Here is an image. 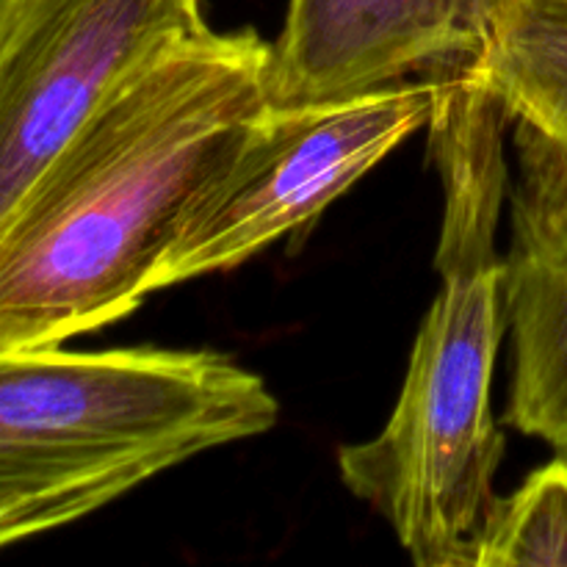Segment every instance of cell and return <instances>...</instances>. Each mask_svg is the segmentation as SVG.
Masks as SVG:
<instances>
[{
	"label": "cell",
	"mask_w": 567,
	"mask_h": 567,
	"mask_svg": "<svg viewBox=\"0 0 567 567\" xmlns=\"http://www.w3.org/2000/svg\"><path fill=\"white\" fill-rule=\"evenodd\" d=\"M437 81H399L316 105H266L199 197L153 291L227 271L316 219L388 153L430 125Z\"/></svg>",
	"instance_id": "277c9868"
},
{
	"label": "cell",
	"mask_w": 567,
	"mask_h": 567,
	"mask_svg": "<svg viewBox=\"0 0 567 567\" xmlns=\"http://www.w3.org/2000/svg\"><path fill=\"white\" fill-rule=\"evenodd\" d=\"M127 493L114 482L0 485V548L59 529Z\"/></svg>",
	"instance_id": "30bf717a"
},
{
	"label": "cell",
	"mask_w": 567,
	"mask_h": 567,
	"mask_svg": "<svg viewBox=\"0 0 567 567\" xmlns=\"http://www.w3.org/2000/svg\"><path fill=\"white\" fill-rule=\"evenodd\" d=\"M476 64L513 120L532 122L567 153V0H504Z\"/></svg>",
	"instance_id": "ba28073f"
},
{
	"label": "cell",
	"mask_w": 567,
	"mask_h": 567,
	"mask_svg": "<svg viewBox=\"0 0 567 567\" xmlns=\"http://www.w3.org/2000/svg\"><path fill=\"white\" fill-rule=\"evenodd\" d=\"M513 144L507 424L567 454V153L526 120H513Z\"/></svg>",
	"instance_id": "52a82bcc"
},
{
	"label": "cell",
	"mask_w": 567,
	"mask_h": 567,
	"mask_svg": "<svg viewBox=\"0 0 567 567\" xmlns=\"http://www.w3.org/2000/svg\"><path fill=\"white\" fill-rule=\"evenodd\" d=\"M567 567V454L551 460L507 498H496L474 567Z\"/></svg>",
	"instance_id": "9c48e42d"
},
{
	"label": "cell",
	"mask_w": 567,
	"mask_h": 567,
	"mask_svg": "<svg viewBox=\"0 0 567 567\" xmlns=\"http://www.w3.org/2000/svg\"><path fill=\"white\" fill-rule=\"evenodd\" d=\"M277 419L266 382L219 352L0 349V485L133 491L197 454L264 435Z\"/></svg>",
	"instance_id": "3957f363"
},
{
	"label": "cell",
	"mask_w": 567,
	"mask_h": 567,
	"mask_svg": "<svg viewBox=\"0 0 567 567\" xmlns=\"http://www.w3.org/2000/svg\"><path fill=\"white\" fill-rule=\"evenodd\" d=\"M205 28L203 0H0V230L127 75Z\"/></svg>",
	"instance_id": "5b68a950"
},
{
	"label": "cell",
	"mask_w": 567,
	"mask_h": 567,
	"mask_svg": "<svg viewBox=\"0 0 567 567\" xmlns=\"http://www.w3.org/2000/svg\"><path fill=\"white\" fill-rule=\"evenodd\" d=\"M269 61L252 28H205L120 83L0 230V349L61 347L138 308L269 105Z\"/></svg>",
	"instance_id": "6da1fadb"
},
{
	"label": "cell",
	"mask_w": 567,
	"mask_h": 567,
	"mask_svg": "<svg viewBox=\"0 0 567 567\" xmlns=\"http://www.w3.org/2000/svg\"><path fill=\"white\" fill-rule=\"evenodd\" d=\"M504 0H291L271 44L269 103L358 97L476 59Z\"/></svg>",
	"instance_id": "8992f818"
},
{
	"label": "cell",
	"mask_w": 567,
	"mask_h": 567,
	"mask_svg": "<svg viewBox=\"0 0 567 567\" xmlns=\"http://www.w3.org/2000/svg\"><path fill=\"white\" fill-rule=\"evenodd\" d=\"M430 147L443 186L441 291L413 343L402 393L371 441L338 449L349 491L396 532L419 567H474L504 435L491 393L507 321V264L498 221L509 197L513 114L476 59L432 72Z\"/></svg>",
	"instance_id": "7a4b0ae2"
}]
</instances>
